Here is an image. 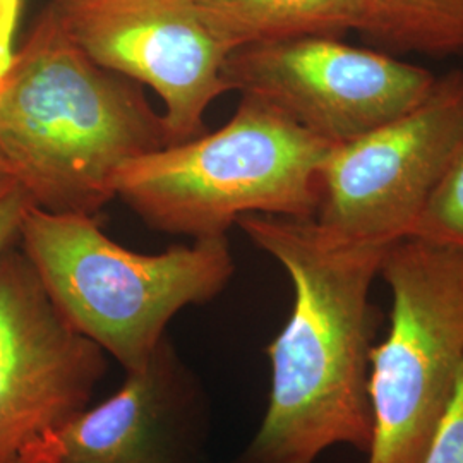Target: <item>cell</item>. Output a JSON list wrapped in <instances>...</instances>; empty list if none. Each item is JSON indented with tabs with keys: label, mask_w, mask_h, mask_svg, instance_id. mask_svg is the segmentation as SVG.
<instances>
[{
	"label": "cell",
	"mask_w": 463,
	"mask_h": 463,
	"mask_svg": "<svg viewBox=\"0 0 463 463\" xmlns=\"http://www.w3.org/2000/svg\"><path fill=\"white\" fill-rule=\"evenodd\" d=\"M237 225L283 266L294 288L288 321L266 350L265 417L241 463H315L338 445L367 453L380 323L371 288L388 248L335 237L315 218L244 215Z\"/></svg>",
	"instance_id": "1"
},
{
	"label": "cell",
	"mask_w": 463,
	"mask_h": 463,
	"mask_svg": "<svg viewBox=\"0 0 463 463\" xmlns=\"http://www.w3.org/2000/svg\"><path fill=\"white\" fill-rule=\"evenodd\" d=\"M170 145L141 84L93 62L45 7L0 83V160L34 206L97 216L124 166Z\"/></svg>",
	"instance_id": "2"
},
{
	"label": "cell",
	"mask_w": 463,
	"mask_h": 463,
	"mask_svg": "<svg viewBox=\"0 0 463 463\" xmlns=\"http://www.w3.org/2000/svg\"><path fill=\"white\" fill-rule=\"evenodd\" d=\"M331 148L271 103L241 95L215 133L124 166L116 198L151 229L193 239L227 235L244 215L316 218Z\"/></svg>",
	"instance_id": "3"
},
{
	"label": "cell",
	"mask_w": 463,
	"mask_h": 463,
	"mask_svg": "<svg viewBox=\"0 0 463 463\" xmlns=\"http://www.w3.org/2000/svg\"><path fill=\"white\" fill-rule=\"evenodd\" d=\"M17 242L69 325L126 373L146 364L174 316L213 300L235 271L227 235L141 254L114 242L97 216L34 204Z\"/></svg>",
	"instance_id": "4"
},
{
	"label": "cell",
	"mask_w": 463,
	"mask_h": 463,
	"mask_svg": "<svg viewBox=\"0 0 463 463\" xmlns=\"http://www.w3.org/2000/svg\"><path fill=\"white\" fill-rule=\"evenodd\" d=\"M390 328L371 350L367 463H420L463 365V248L407 237L386 249Z\"/></svg>",
	"instance_id": "5"
},
{
	"label": "cell",
	"mask_w": 463,
	"mask_h": 463,
	"mask_svg": "<svg viewBox=\"0 0 463 463\" xmlns=\"http://www.w3.org/2000/svg\"><path fill=\"white\" fill-rule=\"evenodd\" d=\"M462 133L463 71H451L403 116L331 148L316 222L359 244L412 237Z\"/></svg>",
	"instance_id": "6"
},
{
	"label": "cell",
	"mask_w": 463,
	"mask_h": 463,
	"mask_svg": "<svg viewBox=\"0 0 463 463\" xmlns=\"http://www.w3.org/2000/svg\"><path fill=\"white\" fill-rule=\"evenodd\" d=\"M231 91L258 97L333 146L371 133L426 99L438 76L335 36H306L233 50Z\"/></svg>",
	"instance_id": "7"
},
{
	"label": "cell",
	"mask_w": 463,
	"mask_h": 463,
	"mask_svg": "<svg viewBox=\"0 0 463 463\" xmlns=\"http://www.w3.org/2000/svg\"><path fill=\"white\" fill-rule=\"evenodd\" d=\"M47 9L93 62L162 99L172 145L206 133L208 107L231 91L229 50L196 0H52Z\"/></svg>",
	"instance_id": "8"
},
{
	"label": "cell",
	"mask_w": 463,
	"mask_h": 463,
	"mask_svg": "<svg viewBox=\"0 0 463 463\" xmlns=\"http://www.w3.org/2000/svg\"><path fill=\"white\" fill-rule=\"evenodd\" d=\"M109 355L74 330L16 244L0 252V463L86 409Z\"/></svg>",
	"instance_id": "9"
},
{
	"label": "cell",
	"mask_w": 463,
	"mask_h": 463,
	"mask_svg": "<svg viewBox=\"0 0 463 463\" xmlns=\"http://www.w3.org/2000/svg\"><path fill=\"white\" fill-rule=\"evenodd\" d=\"M206 434L201 384L166 336L116 393L57 430L66 463H198Z\"/></svg>",
	"instance_id": "10"
},
{
	"label": "cell",
	"mask_w": 463,
	"mask_h": 463,
	"mask_svg": "<svg viewBox=\"0 0 463 463\" xmlns=\"http://www.w3.org/2000/svg\"><path fill=\"white\" fill-rule=\"evenodd\" d=\"M216 40L229 50L363 32L364 0H196Z\"/></svg>",
	"instance_id": "11"
},
{
	"label": "cell",
	"mask_w": 463,
	"mask_h": 463,
	"mask_svg": "<svg viewBox=\"0 0 463 463\" xmlns=\"http://www.w3.org/2000/svg\"><path fill=\"white\" fill-rule=\"evenodd\" d=\"M363 33L392 49L463 52V0H364Z\"/></svg>",
	"instance_id": "12"
},
{
	"label": "cell",
	"mask_w": 463,
	"mask_h": 463,
	"mask_svg": "<svg viewBox=\"0 0 463 463\" xmlns=\"http://www.w3.org/2000/svg\"><path fill=\"white\" fill-rule=\"evenodd\" d=\"M412 237L463 248V133L419 216Z\"/></svg>",
	"instance_id": "13"
},
{
	"label": "cell",
	"mask_w": 463,
	"mask_h": 463,
	"mask_svg": "<svg viewBox=\"0 0 463 463\" xmlns=\"http://www.w3.org/2000/svg\"><path fill=\"white\" fill-rule=\"evenodd\" d=\"M420 463H463V365L453 397Z\"/></svg>",
	"instance_id": "14"
},
{
	"label": "cell",
	"mask_w": 463,
	"mask_h": 463,
	"mask_svg": "<svg viewBox=\"0 0 463 463\" xmlns=\"http://www.w3.org/2000/svg\"><path fill=\"white\" fill-rule=\"evenodd\" d=\"M32 199L16 179L0 168V252L14 246Z\"/></svg>",
	"instance_id": "15"
},
{
	"label": "cell",
	"mask_w": 463,
	"mask_h": 463,
	"mask_svg": "<svg viewBox=\"0 0 463 463\" xmlns=\"http://www.w3.org/2000/svg\"><path fill=\"white\" fill-rule=\"evenodd\" d=\"M7 463H66L57 430H45L28 441Z\"/></svg>",
	"instance_id": "16"
},
{
	"label": "cell",
	"mask_w": 463,
	"mask_h": 463,
	"mask_svg": "<svg viewBox=\"0 0 463 463\" xmlns=\"http://www.w3.org/2000/svg\"><path fill=\"white\" fill-rule=\"evenodd\" d=\"M23 0H0V83L14 57V34Z\"/></svg>",
	"instance_id": "17"
},
{
	"label": "cell",
	"mask_w": 463,
	"mask_h": 463,
	"mask_svg": "<svg viewBox=\"0 0 463 463\" xmlns=\"http://www.w3.org/2000/svg\"><path fill=\"white\" fill-rule=\"evenodd\" d=\"M0 168H4V165H2V160H0Z\"/></svg>",
	"instance_id": "18"
}]
</instances>
